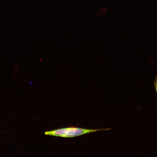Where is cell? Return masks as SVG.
Wrapping results in <instances>:
<instances>
[{
    "instance_id": "obj_2",
    "label": "cell",
    "mask_w": 157,
    "mask_h": 157,
    "mask_svg": "<svg viewBox=\"0 0 157 157\" xmlns=\"http://www.w3.org/2000/svg\"><path fill=\"white\" fill-rule=\"evenodd\" d=\"M154 85L155 86V90L157 95V76H156V79L155 80Z\"/></svg>"
},
{
    "instance_id": "obj_1",
    "label": "cell",
    "mask_w": 157,
    "mask_h": 157,
    "mask_svg": "<svg viewBox=\"0 0 157 157\" xmlns=\"http://www.w3.org/2000/svg\"><path fill=\"white\" fill-rule=\"evenodd\" d=\"M110 128L103 129H86L76 127L65 128L51 131H46L45 135L56 137L71 138L98 131L110 130Z\"/></svg>"
}]
</instances>
